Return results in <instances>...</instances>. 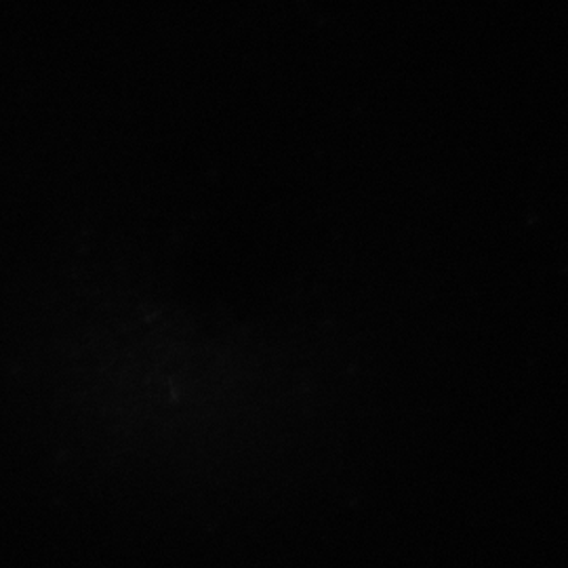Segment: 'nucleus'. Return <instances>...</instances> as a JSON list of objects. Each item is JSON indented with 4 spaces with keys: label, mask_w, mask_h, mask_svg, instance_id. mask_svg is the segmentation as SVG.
<instances>
[]
</instances>
